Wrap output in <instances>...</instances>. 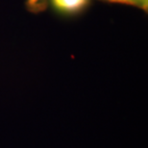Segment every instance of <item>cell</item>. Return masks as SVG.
<instances>
[{
  "label": "cell",
  "mask_w": 148,
  "mask_h": 148,
  "mask_svg": "<svg viewBox=\"0 0 148 148\" xmlns=\"http://www.w3.org/2000/svg\"><path fill=\"white\" fill-rule=\"evenodd\" d=\"M109 1L127 3V4L137 5V6H140V7H144V8L147 6V0H109Z\"/></svg>",
  "instance_id": "obj_3"
},
{
  "label": "cell",
  "mask_w": 148,
  "mask_h": 148,
  "mask_svg": "<svg viewBox=\"0 0 148 148\" xmlns=\"http://www.w3.org/2000/svg\"><path fill=\"white\" fill-rule=\"evenodd\" d=\"M47 0H28V6L31 10L38 12L45 8Z\"/></svg>",
  "instance_id": "obj_2"
},
{
  "label": "cell",
  "mask_w": 148,
  "mask_h": 148,
  "mask_svg": "<svg viewBox=\"0 0 148 148\" xmlns=\"http://www.w3.org/2000/svg\"><path fill=\"white\" fill-rule=\"evenodd\" d=\"M88 0H52L56 9L64 13H74L86 5Z\"/></svg>",
  "instance_id": "obj_1"
}]
</instances>
